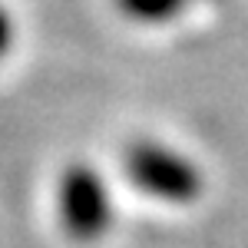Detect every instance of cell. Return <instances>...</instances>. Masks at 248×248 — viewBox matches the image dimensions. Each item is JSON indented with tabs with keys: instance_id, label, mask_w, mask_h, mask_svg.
Returning <instances> with one entry per match:
<instances>
[{
	"instance_id": "6da1fadb",
	"label": "cell",
	"mask_w": 248,
	"mask_h": 248,
	"mask_svg": "<svg viewBox=\"0 0 248 248\" xmlns=\"http://www.w3.org/2000/svg\"><path fill=\"white\" fill-rule=\"evenodd\" d=\"M123 172L136 189H142L153 199L172 202V205H189L202 195V172L186 155L172 153L162 142L139 139L129 142L123 153Z\"/></svg>"
},
{
	"instance_id": "7a4b0ae2",
	"label": "cell",
	"mask_w": 248,
	"mask_h": 248,
	"mask_svg": "<svg viewBox=\"0 0 248 248\" xmlns=\"http://www.w3.org/2000/svg\"><path fill=\"white\" fill-rule=\"evenodd\" d=\"M60 222H63V232L79 245H90L109 232L113 202H109L106 182L99 179L93 166L86 162L66 166L60 179Z\"/></svg>"
},
{
	"instance_id": "3957f363",
	"label": "cell",
	"mask_w": 248,
	"mask_h": 248,
	"mask_svg": "<svg viewBox=\"0 0 248 248\" xmlns=\"http://www.w3.org/2000/svg\"><path fill=\"white\" fill-rule=\"evenodd\" d=\"M119 10L136 23H169L189 0H116Z\"/></svg>"
},
{
	"instance_id": "277c9868",
	"label": "cell",
	"mask_w": 248,
	"mask_h": 248,
	"mask_svg": "<svg viewBox=\"0 0 248 248\" xmlns=\"http://www.w3.org/2000/svg\"><path fill=\"white\" fill-rule=\"evenodd\" d=\"M10 46H14V20H10V14L0 7V60L10 53Z\"/></svg>"
}]
</instances>
